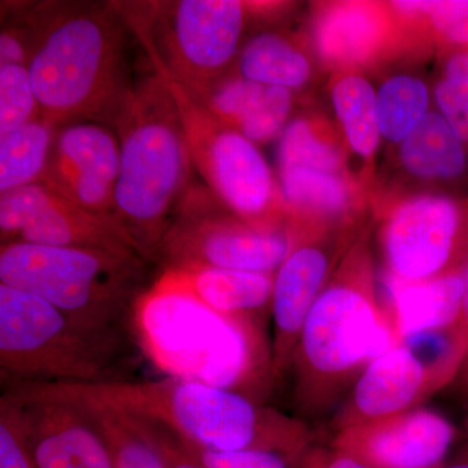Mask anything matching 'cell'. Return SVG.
I'll return each instance as SVG.
<instances>
[{
    "mask_svg": "<svg viewBox=\"0 0 468 468\" xmlns=\"http://www.w3.org/2000/svg\"><path fill=\"white\" fill-rule=\"evenodd\" d=\"M131 331L168 378L226 388L264 402L275 389L264 320L203 303L175 270H163L135 302Z\"/></svg>",
    "mask_w": 468,
    "mask_h": 468,
    "instance_id": "6da1fadb",
    "label": "cell"
},
{
    "mask_svg": "<svg viewBox=\"0 0 468 468\" xmlns=\"http://www.w3.org/2000/svg\"><path fill=\"white\" fill-rule=\"evenodd\" d=\"M399 345L388 307L378 300L371 263L360 248L345 258L302 326L292 354V415L334 417L363 369Z\"/></svg>",
    "mask_w": 468,
    "mask_h": 468,
    "instance_id": "7a4b0ae2",
    "label": "cell"
},
{
    "mask_svg": "<svg viewBox=\"0 0 468 468\" xmlns=\"http://www.w3.org/2000/svg\"><path fill=\"white\" fill-rule=\"evenodd\" d=\"M46 385L64 396L155 421L184 442L209 451L300 455L316 442L315 431L300 418L214 385L176 378Z\"/></svg>",
    "mask_w": 468,
    "mask_h": 468,
    "instance_id": "3957f363",
    "label": "cell"
},
{
    "mask_svg": "<svg viewBox=\"0 0 468 468\" xmlns=\"http://www.w3.org/2000/svg\"><path fill=\"white\" fill-rule=\"evenodd\" d=\"M50 15L34 34L27 64L41 115L58 128L82 120L113 124L133 89L124 20L113 5H70Z\"/></svg>",
    "mask_w": 468,
    "mask_h": 468,
    "instance_id": "277c9868",
    "label": "cell"
},
{
    "mask_svg": "<svg viewBox=\"0 0 468 468\" xmlns=\"http://www.w3.org/2000/svg\"><path fill=\"white\" fill-rule=\"evenodd\" d=\"M120 171L113 218L141 257L154 261L187 192L192 158L162 77L133 86L113 122Z\"/></svg>",
    "mask_w": 468,
    "mask_h": 468,
    "instance_id": "5b68a950",
    "label": "cell"
},
{
    "mask_svg": "<svg viewBox=\"0 0 468 468\" xmlns=\"http://www.w3.org/2000/svg\"><path fill=\"white\" fill-rule=\"evenodd\" d=\"M131 332L86 324L36 295L0 284V369L11 384L122 380Z\"/></svg>",
    "mask_w": 468,
    "mask_h": 468,
    "instance_id": "8992f818",
    "label": "cell"
},
{
    "mask_svg": "<svg viewBox=\"0 0 468 468\" xmlns=\"http://www.w3.org/2000/svg\"><path fill=\"white\" fill-rule=\"evenodd\" d=\"M147 261L133 251L9 242L0 250V284L29 292L86 324L131 328L146 291Z\"/></svg>",
    "mask_w": 468,
    "mask_h": 468,
    "instance_id": "52a82bcc",
    "label": "cell"
},
{
    "mask_svg": "<svg viewBox=\"0 0 468 468\" xmlns=\"http://www.w3.org/2000/svg\"><path fill=\"white\" fill-rule=\"evenodd\" d=\"M154 72L193 95L223 79L241 42L248 5L237 0L117 3Z\"/></svg>",
    "mask_w": 468,
    "mask_h": 468,
    "instance_id": "ba28073f",
    "label": "cell"
},
{
    "mask_svg": "<svg viewBox=\"0 0 468 468\" xmlns=\"http://www.w3.org/2000/svg\"><path fill=\"white\" fill-rule=\"evenodd\" d=\"M160 77L180 113L193 165L211 192L248 223L280 228L275 183L255 144L221 122L183 86Z\"/></svg>",
    "mask_w": 468,
    "mask_h": 468,
    "instance_id": "9c48e42d",
    "label": "cell"
},
{
    "mask_svg": "<svg viewBox=\"0 0 468 468\" xmlns=\"http://www.w3.org/2000/svg\"><path fill=\"white\" fill-rule=\"evenodd\" d=\"M203 193L187 192L154 261L163 270L226 268L275 273L297 242V233L264 228L218 214Z\"/></svg>",
    "mask_w": 468,
    "mask_h": 468,
    "instance_id": "30bf717a",
    "label": "cell"
},
{
    "mask_svg": "<svg viewBox=\"0 0 468 468\" xmlns=\"http://www.w3.org/2000/svg\"><path fill=\"white\" fill-rule=\"evenodd\" d=\"M0 233L2 245L137 252L115 218L80 207L43 181L0 194Z\"/></svg>",
    "mask_w": 468,
    "mask_h": 468,
    "instance_id": "8fae6325",
    "label": "cell"
},
{
    "mask_svg": "<svg viewBox=\"0 0 468 468\" xmlns=\"http://www.w3.org/2000/svg\"><path fill=\"white\" fill-rule=\"evenodd\" d=\"M5 394L37 468H113L103 436L79 403L42 384H11Z\"/></svg>",
    "mask_w": 468,
    "mask_h": 468,
    "instance_id": "7c38bea8",
    "label": "cell"
},
{
    "mask_svg": "<svg viewBox=\"0 0 468 468\" xmlns=\"http://www.w3.org/2000/svg\"><path fill=\"white\" fill-rule=\"evenodd\" d=\"M457 435V428L449 419L419 406L335 431L326 443L372 467L441 468Z\"/></svg>",
    "mask_w": 468,
    "mask_h": 468,
    "instance_id": "4fadbf2b",
    "label": "cell"
},
{
    "mask_svg": "<svg viewBox=\"0 0 468 468\" xmlns=\"http://www.w3.org/2000/svg\"><path fill=\"white\" fill-rule=\"evenodd\" d=\"M119 171L116 132L82 120L57 129L42 181L80 207L113 218Z\"/></svg>",
    "mask_w": 468,
    "mask_h": 468,
    "instance_id": "5bb4252c",
    "label": "cell"
},
{
    "mask_svg": "<svg viewBox=\"0 0 468 468\" xmlns=\"http://www.w3.org/2000/svg\"><path fill=\"white\" fill-rule=\"evenodd\" d=\"M446 384L437 369L405 345H396L363 369L328 420L329 433L419 408Z\"/></svg>",
    "mask_w": 468,
    "mask_h": 468,
    "instance_id": "9a60e30c",
    "label": "cell"
},
{
    "mask_svg": "<svg viewBox=\"0 0 468 468\" xmlns=\"http://www.w3.org/2000/svg\"><path fill=\"white\" fill-rule=\"evenodd\" d=\"M457 229V209L448 199L423 197L397 209L381 237L390 279L418 282L442 276Z\"/></svg>",
    "mask_w": 468,
    "mask_h": 468,
    "instance_id": "2e32d148",
    "label": "cell"
},
{
    "mask_svg": "<svg viewBox=\"0 0 468 468\" xmlns=\"http://www.w3.org/2000/svg\"><path fill=\"white\" fill-rule=\"evenodd\" d=\"M335 261V251L324 243L300 237L275 272L271 304L275 387L282 383L291 368L302 326L331 280Z\"/></svg>",
    "mask_w": 468,
    "mask_h": 468,
    "instance_id": "e0dca14e",
    "label": "cell"
},
{
    "mask_svg": "<svg viewBox=\"0 0 468 468\" xmlns=\"http://www.w3.org/2000/svg\"><path fill=\"white\" fill-rule=\"evenodd\" d=\"M392 301L388 307L397 343L415 335L451 331L461 316L463 279L458 273L403 282L390 279Z\"/></svg>",
    "mask_w": 468,
    "mask_h": 468,
    "instance_id": "ac0fdd59",
    "label": "cell"
},
{
    "mask_svg": "<svg viewBox=\"0 0 468 468\" xmlns=\"http://www.w3.org/2000/svg\"><path fill=\"white\" fill-rule=\"evenodd\" d=\"M175 271L203 303L218 313L260 320L271 313L275 273L207 267Z\"/></svg>",
    "mask_w": 468,
    "mask_h": 468,
    "instance_id": "d6986e66",
    "label": "cell"
},
{
    "mask_svg": "<svg viewBox=\"0 0 468 468\" xmlns=\"http://www.w3.org/2000/svg\"><path fill=\"white\" fill-rule=\"evenodd\" d=\"M387 21L381 9L367 3H340L320 18L316 39L320 54L335 64H354L381 46Z\"/></svg>",
    "mask_w": 468,
    "mask_h": 468,
    "instance_id": "ffe728a7",
    "label": "cell"
},
{
    "mask_svg": "<svg viewBox=\"0 0 468 468\" xmlns=\"http://www.w3.org/2000/svg\"><path fill=\"white\" fill-rule=\"evenodd\" d=\"M403 165L424 178H449L461 174L466 163L460 137L443 116L430 112L402 141Z\"/></svg>",
    "mask_w": 468,
    "mask_h": 468,
    "instance_id": "44dd1931",
    "label": "cell"
},
{
    "mask_svg": "<svg viewBox=\"0 0 468 468\" xmlns=\"http://www.w3.org/2000/svg\"><path fill=\"white\" fill-rule=\"evenodd\" d=\"M58 126L42 115L0 135V193L42 181Z\"/></svg>",
    "mask_w": 468,
    "mask_h": 468,
    "instance_id": "7402d4cb",
    "label": "cell"
},
{
    "mask_svg": "<svg viewBox=\"0 0 468 468\" xmlns=\"http://www.w3.org/2000/svg\"><path fill=\"white\" fill-rule=\"evenodd\" d=\"M242 79L258 84L298 89L309 81V58L286 37L261 33L246 43L239 57Z\"/></svg>",
    "mask_w": 468,
    "mask_h": 468,
    "instance_id": "603a6c76",
    "label": "cell"
},
{
    "mask_svg": "<svg viewBox=\"0 0 468 468\" xmlns=\"http://www.w3.org/2000/svg\"><path fill=\"white\" fill-rule=\"evenodd\" d=\"M42 385L52 393L82 406L103 436L112 458L113 468H165L158 449L131 415L103 403L64 396L52 390L48 385Z\"/></svg>",
    "mask_w": 468,
    "mask_h": 468,
    "instance_id": "cb8c5ba5",
    "label": "cell"
},
{
    "mask_svg": "<svg viewBox=\"0 0 468 468\" xmlns=\"http://www.w3.org/2000/svg\"><path fill=\"white\" fill-rule=\"evenodd\" d=\"M335 113L351 149L368 158L380 140L377 111V92L363 77L351 75L338 80L332 90Z\"/></svg>",
    "mask_w": 468,
    "mask_h": 468,
    "instance_id": "d4e9b609",
    "label": "cell"
},
{
    "mask_svg": "<svg viewBox=\"0 0 468 468\" xmlns=\"http://www.w3.org/2000/svg\"><path fill=\"white\" fill-rule=\"evenodd\" d=\"M430 95L421 80L396 76L385 81L377 92L380 134L392 143H402L427 116Z\"/></svg>",
    "mask_w": 468,
    "mask_h": 468,
    "instance_id": "484cf974",
    "label": "cell"
},
{
    "mask_svg": "<svg viewBox=\"0 0 468 468\" xmlns=\"http://www.w3.org/2000/svg\"><path fill=\"white\" fill-rule=\"evenodd\" d=\"M279 171L282 199L294 211L332 215L346 206V186L338 174L304 167Z\"/></svg>",
    "mask_w": 468,
    "mask_h": 468,
    "instance_id": "4316f807",
    "label": "cell"
},
{
    "mask_svg": "<svg viewBox=\"0 0 468 468\" xmlns=\"http://www.w3.org/2000/svg\"><path fill=\"white\" fill-rule=\"evenodd\" d=\"M279 168L304 167L338 174L341 158L331 144L320 138L307 120L289 122L280 135L277 146Z\"/></svg>",
    "mask_w": 468,
    "mask_h": 468,
    "instance_id": "83f0119b",
    "label": "cell"
},
{
    "mask_svg": "<svg viewBox=\"0 0 468 468\" xmlns=\"http://www.w3.org/2000/svg\"><path fill=\"white\" fill-rule=\"evenodd\" d=\"M41 115L27 66H0V135L9 133Z\"/></svg>",
    "mask_w": 468,
    "mask_h": 468,
    "instance_id": "f1b7e54d",
    "label": "cell"
},
{
    "mask_svg": "<svg viewBox=\"0 0 468 468\" xmlns=\"http://www.w3.org/2000/svg\"><path fill=\"white\" fill-rule=\"evenodd\" d=\"M292 110V92L279 86L264 89L255 109L242 120L236 131L252 144H264L282 133Z\"/></svg>",
    "mask_w": 468,
    "mask_h": 468,
    "instance_id": "f546056e",
    "label": "cell"
},
{
    "mask_svg": "<svg viewBox=\"0 0 468 468\" xmlns=\"http://www.w3.org/2000/svg\"><path fill=\"white\" fill-rule=\"evenodd\" d=\"M443 119L460 140H468V57L458 55L448 63L445 79L436 89Z\"/></svg>",
    "mask_w": 468,
    "mask_h": 468,
    "instance_id": "4dcf8cb0",
    "label": "cell"
},
{
    "mask_svg": "<svg viewBox=\"0 0 468 468\" xmlns=\"http://www.w3.org/2000/svg\"><path fill=\"white\" fill-rule=\"evenodd\" d=\"M180 441L205 468H297L302 457L271 451H209Z\"/></svg>",
    "mask_w": 468,
    "mask_h": 468,
    "instance_id": "1f68e13d",
    "label": "cell"
},
{
    "mask_svg": "<svg viewBox=\"0 0 468 468\" xmlns=\"http://www.w3.org/2000/svg\"><path fill=\"white\" fill-rule=\"evenodd\" d=\"M396 7L406 12L426 14L446 38L468 41V2H399Z\"/></svg>",
    "mask_w": 468,
    "mask_h": 468,
    "instance_id": "d6a6232c",
    "label": "cell"
},
{
    "mask_svg": "<svg viewBox=\"0 0 468 468\" xmlns=\"http://www.w3.org/2000/svg\"><path fill=\"white\" fill-rule=\"evenodd\" d=\"M0 468H37L24 439L16 409L5 393L0 399Z\"/></svg>",
    "mask_w": 468,
    "mask_h": 468,
    "instance_id": "836d02e7",
    "label": "cell"
},
{
    "mask_svg": "<svg viewBox=\"0 0 468 468\" xmlns=\"http://www.w3.org/2000/svg\"><path fill=\"white\" fill-rule=\"evenodd\" d=\"M132 418L137 421L138 426L149 437L154 445L158 449L165 468H205L196 458L184 448L180 439L174 432L163 427L155 421L144 420V419Z\"/></svg>",
    "mask_w": 468,
    "mask_h": 468,
    "instance_id": "e575fe53",
    "label": "cell"
},
{
    "mask_svg": "<svg viewBox=\"0 0 468 468\" xmlns=\"http://www.w3.org/2000/svg\"><path fill=\"white\" fill-rule=\"evenodd\" d=\"M297 468H377L332 448L328 443L314 442L302 454Z\"/></svg>",
    "mask_w": 468,
    "mask_h": 468,
    "instance_id": "d590c367",
    "label": "cell"
},
{
    "mask_svg": "<svg viewBox=\"0 0 468 468\" xmlns=\"http://www.w3.org/2000/svg\"><path fill=\"white\" fill-rule=\"evenodd\" d=\"M16 29H3L0 36V66L21 64L27 66L32 55L34 41Z\"/></svg>",
    "mask_w": 468,
    "mask_h": 468,
    "instance_id": "8d00e7d4",
    "label": "cell"
},
{
    "mask_svg": "<svg viewBox=\"0 0 468 468\" xmlns=\"http://www.w3.org/2000/svg\"><path fill=\"white\" fill-rule=\"evenodd\" d=\"M463 279V297H462V309L460 320L454 326L455 335L458 340L463 345L464 349L468 351V264L462 273Z\"/></svg>",
    "mask_w": 468,
    "mask_h": 468,
    "instance_id": "74e56055",
    "label": "cell"
},
{
    "mask_svg": "<svg viewBox=\"0 0 468 468\" xmlns=\"http://www.w3.org/2000/svg\"><path fill=\"white\" fill-rule=\"evenodd\" d=\"M441 468H468V445L457 457L446 461Z\"/></svg>",
    "mask_w": 468,
    "mask_h": 468,
    "instance_id": "f35d334b",
    "label": "cell"
}]
</instances>
